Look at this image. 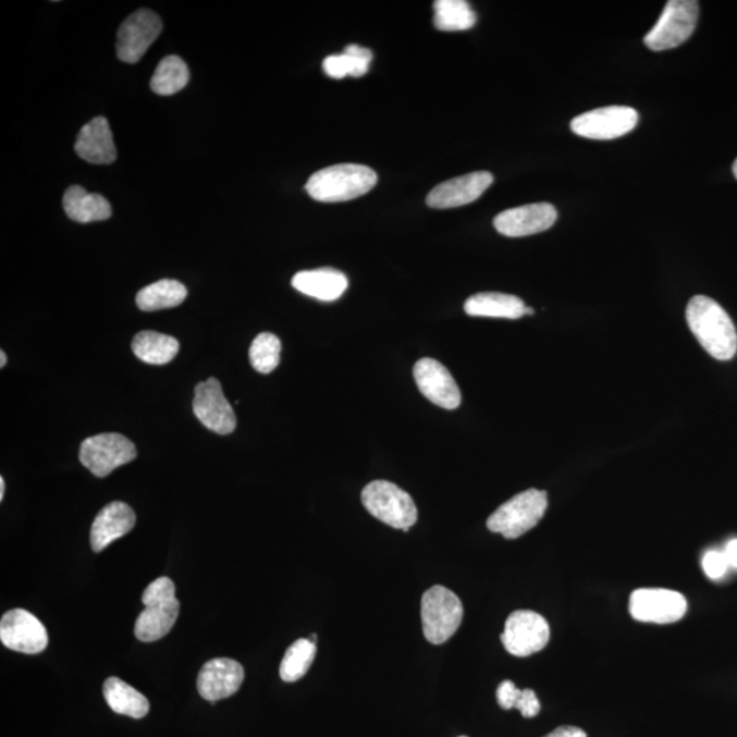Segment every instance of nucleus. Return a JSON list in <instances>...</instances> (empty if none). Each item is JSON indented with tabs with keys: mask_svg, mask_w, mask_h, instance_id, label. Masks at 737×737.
Returning a JSON list of instances; mask_svg holds the SVG:
<instances>
[{
	"mask_svg": "<svg viewBox=\"0 0 737 737\" xmlns=\"http://www.w3.org/2000/svg\"><path fill=\"white\" fill-rule=\"evenodd\" d=\"M699 3L696 0H670L659 23L644 36L652 51L672 50L690 39L697 28Z\"/></svg>",
	"mask_w": 737,
	"mask_h": 737,
	"instance_id": "obj_7",
	"label": "nucleus"
},
{
	"mask_svg": "<svg viewBox=\"0 0 737 737\" xmlns=\"http://www.w3.org/2000/svg\"><path fill=\"white\" fill-rule=\"evenodd\" d=\"M75 152L91 164H111L116 160L114 136L105 116L95 118L81 128Z\"/></svg>",
	"mask_w": 737,
	"mask_h": 737,
	"instance_id": "obj_20",
	"label": "nucleus"
},
{
	"mask_svg": "<svg viewBox=\"0 0 737 737\" xmlns=\"http://www.w3.org/2000/svg\"><path fill=\"white\" fill-rule=\"evenodd\" d=\"M425 638L430 643H445L464 621V605L455 593L444 586H433L421 600Z\"/></svg>",
	"mask_w": 737,
	"mask_h": 737,
	"instance_id": "obj_6",
	"label": "nucleus"
},
{
	"mask_svg": "<svg viewBox=\"0 0 737 737\" xmlns=\"http://www.w3.org/2000/svg\"><path fill=\"white\" fill-rule=\"evenodd\" d=\"M163 24L158 14L142 9L133 13L118 30L116 53L125 63H137L158 39Z\"/></svg>",
	"mask_w": 737,
	"mask_h": 737,
	"instance_id": "obj_13",
	"label": "nucleus"
},
{
	"mask_svg": "<svg viewBox=\"0 0 737 737\" xmlns=\"http://www.w3.org/2000/svg\"><path fill=\"white\" fill-rule=\"evenodd\" d=\"M378 174L360 164H337L315 172L306 183V192L316 201L355 200L373 189Z\"/></svg>",
	"mask_w": 737,
	"mask_h": 737,
	"instance_id": "obj_2",
	"label": "nucleus"
},
{
	"mask_svg": "<svg viewBox=\"0 0 737 737\" xmlns=\"http://www.w3.org/2000/svg\"><path fill=\"white\" fill-rule=\"evenodd\" d=\"M244 679L245 671L235 660L214 659L202 666L197 688L204 699L214 703L238 692Z\"/></svg>",
	"mask_w": 737,
	"mask_h": 737,
	"instance_id": "obj_18",
	"label": "nucleus"
},
{
	"mask_svg": "<svg viewBox=\"0 0 737 737\" xmlns=\"http://www.w3.org/2000/svg\"><path fill=\"white\" fill-rule=\"evenodd\" d=\"M0 640L8 649L24 654H39L48 647L45 624L24 610L4 613L0 621Z\"/></svg>",
	"mask_w": 737,
	"mask_h": 737,
	"instance_id": "obj_12",
	"label": "nucleus"
},
{
	"mask_svg": "<svg viewBox=\"0 0 737 737\" xmlns=\"http://www.w3.org/2000/svg\"><path fill=\"white\" fill-rule=\"evenodd\" d=\"M477 14L465 0H438L434 2V26L439 30L456 32L472 28Z\"/></svg>",
	"mask_w": 737,
	"mask_h": 737,
	"instance_id": "obj_29",
	"label": "nucleus"
},
{
	"mask_svg": "<svg viewBox=\"0 0 737 737\" xmlns=\"http://www.w3.org/2000/svg\"><path fill=\"white\" fill-rule=\"evenodd\" d=\"M515 709H518L525 718H532L541 712V703L538 701L537 693L526 688V690H521Z\"/></svg>",
	"mask_w": 737,
	"mask_h": 737,
	"instance_id": "obj_33",
	"label": "nucleus"
},
{
	"mask_svg": "<svg viewBox=\"0 0 737 737\" xmlns=\"http://www.w3.org/2000/svg\"><path fill=\"white\" fill-rule=\"evenodd\" d=\"M414 379L419 392L433 405L445 410H455L460 406L462 394L450 370L439 360L422 358L414 366Z\"/></svg>",
	"mask_w": 737,
	"mask_h": 737,
	"instance_id": "obj_15",
	"label": "nucleus"
},
{
	"mask_svg": "<svg viewBox=\"0 0 737 737\" xmlns=\"http://www.w3.org/2000/svg\"><path fill=\"white\" fill-rule=\"evenodd\" d=\"M638 120V112L631 107H602L574 118L572 131L584 138L613 139L632 132Z\"/></svg>",
	"mask_w": 737,
	"mask_h": 737,
	"instance_id": "obj_10",
	"label": "nucleus"
},
{
	"mask_svg": "<svg viewBox=\"0 0 737 737\" xmlns=\"http://www.w3.org/2000/svg\"><path fill=\"white\" fill-rule=\"evenodd\" d=\"M316 643L310 639H298L287 649L281 664L283 681L294 683L308 674L316 658Z\"/></svg>",
	"mask_w": 737,
	"mask_h": 737,
	"instance_id": "obj_30",
	"label": "nucleus"
},
{
	"mask_svg": "<svg viewBox=\"0 0 737 737\" xmlns=\"http://www.w3.org/2000/svg\"><path fill=\"white\" fill-rule=\"evenodd\" d=\"M728 566L732 568H737V540H732L726 543V546L723 551Z\"/></svg>",
	"mask_w": 737,
	"mask_h": 737,
	"instance_id": "obj_36",
	"label": "nucleus"
},
{
	"mask_svg": "<svg viewBox=\"0 0 737 737\" xmlns=\"http://www.w3.org/2000/svg\"><path fill=\"white\" fill-rule=\"evenodd\" d=\"M686 597L668 589H638L629 599L635 621L654 624L679 622L687 612Z\"/></svg>",
	"mask_w": 737,
	"mask_h": 737,
	"instance_id": "obj_11",
	"label": "nucleus"
},
{
	"mask_svg": "<svg viewBox=\"0 0 737 737\" xmlns=\"http://www.w3.org/2000/svg\"><path fill=\"white\" fill-rule=\"evenodd\" d=\"M145 610L137 617L134 634L142 642L164 638L180 616L181 604L175 597V585L170 578L153 580L143 594Z\"/></svg>",
	"mask_w": 737,
	"mask_h": 737,
	"instance_id": "obj_3",
	"label": "nucleus"
},
{
	"mask_svg": "<svg viewBox=\"0 0 737 737\" xmlns=\"http://www.w3.org/2000/svg\"><path fill=\"white\" fill-rule=\"evenodd\" d=\"M133 353L138 359L150 365L171 363L180 352V342L164 333L144 331L133 339Z\"/></svg>",
	"mask_w": 737,
	"mask_h": 737,
	"instance_id": "obj_25",
	"label": "nucleus"
},
{
	"mask_svg": "<svg viewBox=\"0 0 737 737\" xmlns=\"http://www.w3.org/2000/svg\"><path fill=\"white\" fill-rule=\"evenodd\" d=\"M556 208L549 202L527 204L507 209L493 220L494 229L509 238L543 233L556 223Z\"/></svg>",
	"mask_w": 737,
	"mask_h": 737,
	"instance_id": "obj_16",
	"label": "nucleus"
},
{
	"mask_svg": "<svg viewBox=\"0 0 737 737\" xmlns=\"http://www.w3.org/2000/svg\"><path fill=\"white\" fill-rule=\"evenodd\" d=\"M460 737H466V736H460Z\"/></svg>",
	"mask_w": 737,
	"mask_h": 737,
	"instance_id": "obj_42",
	"label": "nucleus"
},
{
	"mask_svg": "<svg viewBox=\"0 0 737 737\" xmlns=\"http://www.w3.org/2000/svg\"><path fill=\"white\" fill-rule=\"evenodd\" d=\"M193 412L198 421L213 433L230 434L236 428L234 408L225 400L222 384L214 378L196 386Z\"/></svg>",
	"mask_w": 737,
	"mask_h": 737,
	"instance_id": "obj_14",
	"label": "nucleus"
},
{
	"mask_svg": "<svg viewBox=\"0 0 737 737\" xmlns=\"http://www.w3.org/2000/svg\"><path fill=\"white\" fill-rule=\"evenodd\" d=\"M187 297V290L181 282L164 279L145 287L137 294L136 303L143 311L175 308Z\"/></svg>",
	"mask_w": 737,
	"mask_h": 737,
	"instance_id": "obj_26",
	"label": "nucleus"
},
{
	"mask_svg": "<svg viewBox=\"0 0 737 737\" xmlns=\"http://www.w3.org/2000/svg\"><path fill=\"white\" fill-rule=\"evenodd\" d=\"M63 208L70 219L83 224L101 222L112 214L110 202L103 196L88 193L83 186L69 187L63 196Z\"/></svg>",
	"mask_w": 737,
	"mask_h": 737,
	"instance_id": "obj_22",
	"label": "nucleus"
},
{
	"mask_svg": "<svg viewBox=\"0 0 737 737\" xmlns=\"http://www.w3.org/2000/svg\"><path fill=\"white\" fill-rule=\"evenodd\" d=\"M520 693L521 690L515 686V683L505 680L498 688V702L504 710L515 709Z\"/></svg>",
	"mask_w": 737,
	"mask_h": 737,
	"instance_id": "obj_34",
	"label": "nucleus"
},
{
	"mask_svg": "<svg viewBox=\"0 0 737 737\" xmlns=\"http://www.w3.org/2000/svg\"><path fill=\"white\" fill-rule=\"evenodd\" d=\"M372 58L373 53L368 48L352 45L346 47L342 56L325 58V61L322 62V67H324L325 74L330 75L331 78L342 79L346 75L363 77V75L368 73Z\"/></svg>",
	"mask_w": 737,
	"mask_h": 737,
	"instance_id": "obj_27",
	"label": "nucleus"
},
{
	"mask_svg": "<svg viewBox=\"0 0 737 737\" xmlns=\"http://www.w3.org/2000/svg\"><path fill=\"white\" fill-rule=\"evenodd\" d=\"M493 183V175L488 171L471 172L454 177L435 186L427 197L428 207L450 209L467 206L483 195Z\"/></svg>",
	"mask_w": 737,
	"mask_h": 737,
	"instance_id": "obj_17",
	"label": "nucleus"
},
{
	"mask_svg": "<svg viewBox=\"0 0 737 737\" xmlns=\"http://www.w3.org/2000/svg\"><path fill=\"white\" fill-rule=\"evenodd\" d=\"M191 79V72L183 59L175 56L165 57L155 70L150 88L156 95L171 96L185 88Z\"/></svg>",
	"mask_w": 737,
	"mask_h": 737,
	"instance_id": "obj_28",
	"label": "nucleus"
},
{
	"mask_svg": "<svg viewBox=\"0 0 737 737\" xmlns=\"http://www.w3.org/2000/svg\"><path fill=\"white\" fill-rule=\"evenodd\" d=\"M137 457L136 445L120 433H100L85 439L79 449V462L91 475L105 478Z\"/></svg>",
	"mask_w": 737,
	"mask_h": 737,
	"instance_id": "obj_8",
	"label": "nucleus"
},
{
	"mask_svg": "<svg viewBox=\"0 0 737 737\" xmlns=\"http://www.w3.org/2000/svg\"><path fill=\"white\" fill-rule=\"evenodd\" d=\"M281 339L273 333L262 332L251 343L249 349L250 364L258 373H271L281 364Z\"/></svg>",
	"mask_w": 737,
	"mask_h": 737,
	"instance_id": "obj_31",
	"label": "nucleus"
},
{
	"mask_svg": "<svg viewBox=\"0 0 737 737\" xmlns=\"http://www.w3.org/2000/svg\"><path fill=\"white\" fill-rule=\"evenodd\" d=\"M103 693L112 712L136 720L144 718L149 713L148 699L118 677L106 680Z\"/></svg>",
	"mask_w": 737,
	"mask_h": 737,
	"instance_id": "obj_24",
	"label": "nucleus"
},
{
	"mask_svg": "<svg viewBox=\"0 0 737 737\" xmlns=\"http://www.w3.org/2000/svg\"><path fill=\"white\" fill-rule=\"evenodd\" d=\"M686 319L701 346L718 360H729L737 353L734 321L714 299L697 295L687 305Z\"/></svg>",
	"mask_w": 737,
	"mask_h": 737,
	"instance_id": "obj_1",
	"label": "nucleus"
},
{
	"mask_svg": "<svg viewBox=\"0 0 737 737\" xmlns=\"http://www.w3.org/2000/svg\"><path fill=\"white\" fill-rule=\"evenodd\" d=\"M309 639L311 640V642H315V643H316L317 635H316V634L310 635V638H309Z\"/></svg>",
	"mask_w": 737,
	"mask_h": 737,
	"instance_id": "obj_41",
	"label": "nucleus"
},
{
	"mask_svg": "<svg viewBox=\"0 0 737 737\" xmlns=\"http://www.w3.org/2000/svg\"><path fill=\"white\" fill-rule=\"evenodd\" d=\"M734 174H735L736 180H737V159L735 160V163H734Z\"/></svg>",
	"mask_w": 737,
	"mask_h": 737,
	"instance_id": "obj_40",
	"label": "nucleus"
},
{
	"mask_svg": "<svg viewBox=\"0 0 737 737\" xmlns=\"http://www.w3.org/2000/svg\"><path fill=\"white\" fill-rule=\"evenodd\" d=\"M4 492H7V483H4V478L0 477V502L4 499Z\"/></svg>",
	"mask_w": 737,
	"mask_h": 737,
	"instance_id": "obj_37",
	"label": "nucleus"
},
{
	"mask_svg": "<svg viewBox=\"0 0 737 737\" xmlns=\"http://www.w3.org/2000/svg\"><path fill=\"white\" fill-rule=\"evenodd\" d=\"M524 300L515 295L502 293H480L465 303V311L472 317H493V319L518 320L526 315Z\"/></svg>",
	"mask_w": 737,
	"mask_h": 737,
	"instance_id": "obj_23",
	"label": "nucleus"
},
{
	"mask_svg": "<svg viewBox=\"0 0 737 737\" xmlns=\"http://www.w3.org/2000/svg\"><path fill=\"white\" fill-rule=\"evenodd\" d=\"M702 567L704 574L713 580L723 578L726 569L729 568L724 553L718 551H709L702 558Z\"/></svg>",
	"mask_w": 737,
	"mask_h": 737,
	"instance_id": "obj_32",
	"label": "nucleus"
},
{
	"mask_svg": "<svg viewBox=\"0 0 737 737\" xmlns=\"http://www.w3.org/2000/svg\"><path fill=\"white\" fill-rule=\"evenodd\" d=\"M363 504L370 515L394 527L408 531L418 519L416 503L407 492L390 481H373L363 491Z\"/></svg>",
	"mask_w": 737,
	"mask_h": 737,
	"instance_id": "obj_5",
	"label": "nucleus"
},
{
	"mask_svg": "<svg viewBox=\"0 0 737 737\" xmlns=\"http://www.w3.org/2000/svg\"><path fill=\"white\" fill-rule=\"evenodd\" d=\"M551 638L549 624L532 611H515L505 622L502 642L505 650L515 658H529L541 652Z\"/></svg>",
	"mask_w": 737,
	"mask_h": 737,
	"instance_id": "obj_9",
	"label": "nucleus"
},
{
	"mask_svg": "<svg viewBox=\"0 0 737 737\" xmlns=\"http://www.w3.org/2000/svg\"><path fill=\"white\" fill-rule=\"evenodd\" d=\"M548 494L538 489L516 494L489 516L488 529L499 532L507 540H515L535 529L545 515Z\"/></svg>",
	"mask_w": 737,
	"mask_h": 737,
	"instance_id": "obj_4",
	"label": "nucleus"
},
{
	"mask_svg": "<svg viewBox=\"0 0 737 737\" xmlns=\"http://www.w3.org/2000/svg\"><path fill=\"white\" fill-rule=\"evenodd\" d=\"M543 737H588L584 729L577 728V726H558L555 730H552L551 734Z\"/></svg>",
	"mask_w": 737,
	"mask_h": 737,
	"instance_id": "obj_35",
	"label": "nucleus"
},
{
	"mask_svg": "<svg viewBox=\"0 0 737 737\" xmlns=\"http://www.w3.org/2000/svg\"><path fill=\"white\" fill-rule=\"evenodd\" d=\"M526 315L529 316L535 315V310H532L531 308H526Z\"/></svg>",
	"mask_w": 737,
	"mask_h": 737,
	"instance_id": "obj_39",
	"label": "nucleus"
},
{
	"mask_svg": "<svg viewBox=\"0 0 737 737\" xmlns=\"http://www.w3.org/2000/svg\"><path fill=\"white\" fill-rule=\"evenodd\" d=\"M292 283L299 293L324 303L341 298L348 287L346 274L333 268L298 272Z\"/></svg>",
	"mask_w": 737,
	"mask_h": 737,
	"instance_id": "obj_21",
	"label": "nucleus"
},
{
	"mask_svg": "<svg viewBox=\"0 0 737 737\" xmlns=\"http://www.w3.org/2000/svg\"><path fill=\"white\" fill-rule=\"evenodd\" d=\"M136 513L131 505L112 502L100 511L90 530V546L94 552L105 551L110 543L118 540L136 526Z\"/></svg>",
	"mask_w": 737,
	"mask_h": 737,
	"instance_id": "obj_19",
	"label": "nucleus"
},
{
	"mask_svg": "<svg viewBox=\"0 0 737 737\" xmlns=\"http://www.w3.org/2000/svg\"><path fill=\"white\" fill-rule=\"evenodd\" d=\"M8 364V355L4 352L0 353V368H4Z\"/></svg>",
	"mask_w": 737,
	"mask_h": 737,
	"instance_id": "obj_38",
	"label": "nucleus"
}]
</instances>
